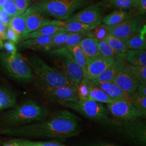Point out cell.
I'll use <instances>...</instances> for the list:
<instances>
[{
  "label": "cell",
  "instance_id": "obj_25",
  "mask_svg": "<svg viewBox=\"0 0 146 146\" xmlns=\"http://www.w3.org/2000/svg\"><path fill=\"white\" fill-rule=\"evenodd\" d=\"M60 31H63L62 27L48 25L42 27L41 28L38 29L36 31L31 32V33L22 37L21 38L23 41L28 38L36 37L53 35Z\"/></svg>",
  "mask_w": 146,
  "mask_h": 146
},
{
  "label": "cell",
  "instance_id": "obj_7",
  "mask_svg": "<svg viewBox=\"0 0 146 146\" xmlns=\"http://www.w3.org/2000/svg\"><path fill=\"white\" fill-rule=\"evenodd\" d=\"M61 104L92 120L104 121L108 119L107 109L101 103L89 100H78L75 102H63Z\"/></svg>",
  "mask_w": 146,
  "mask_h": 146
},
{
  "label": "cell",
  "instance_id": "obj_49",
  "mask_svg": "<svg viewBox=\"0 0 146 146\" xmlns=\"http://www.w3.org/2000/svg\"><path fill=\"white\" fill-rule=\"evenodd\" d=\"M141 0H133V7H135L136 5L138 4V3Z\"/></svg>",
  "mask_w": 146,
  "mask_h": 146
},
{
  "label": "cell",
  "instance_id": "obj_21",
  "mask_svg": "<svg viewBox=\"0 0 146 146\" xmlns=\"http://www.w3.org/2000/svg\"><path fill=\"white\" fill-rule=\"evenodd\" d=\"M125 61L131 65L146 67V50L128 49Z\"/></svg>",
  "mask_w": 146,
  "mask_h": 146
},
{
  "label": "cell",
  "instance_id": "obj_43",
  "mask_svg": "<svg viewBox=\"0 0 146 146\" xmlns=\"http://www.w3.org/2000/svg\"><path fill=\"white\" fill-rule=\"evenodd\" d=\"M12 17L7 14L5 11L0 8V21L6 27L9 26Z\"/></svg>",
  "mask_w": 146,
  "mask_h": 146
},
{
  "label": "cell",
  "instance_id": "obj_6",
  "mask_svg": "<svg viewBox=\"0 0 146 146\" xmlns=\"http://www.w3.org/2000/svg\"><path fill=\"white\" fill-rule=\"evenodd\" d=\"M2 61L11 77L23 82L31 81L34 78L32 69L19 52L15 55H3Z\"/></svg>",
  "mask_w": 146,
  "mask_h": 146
},
{
  "label": "cell",
  "instance_id": "obj_1",
  "mask_svg": "<svg viewBox=\"0 0 146 146\" xmlns=\"http://www.w3.org/2000/svg\"><path fill=\"white\" fill-rule=\"evenodd\" d=\"M81 131L80 119L68 110H59L41 122L0 129V134L63 140L78 135Z\"/></svg>",
  "mask_w": 146,
  "mask_h": 146
},
{
  "label": "cell",
  "instance_id": "obj_30",
  "mask_svg": "<svg viewBox=\"0 0 146 146\" xmlns=\"http://www.w3.org/2000/svg\"><path fill=\"white\" fill-rule=\"evenodd\" d=\"M73 54V56L75 58L76 62L78 64L80 67L81 68L84 76L86 72L87 69V57L84 53L83 50L80 47L79 45H77L74 47L68 48Z\"/></svg>",
  "mask_w": 146,
  "mask_h": 146
},
{
  "label": "cell",
  "instance_id": "obj_35",
  "mask_svg": "<svg viewBox=\"0 0 146 146\" xmlns=\"http://www.w3.org/2000/svg\"><path fill=\"white\" fill-rule=\"evenodd\" d=\"M131 103L137 110L143 114L144 117L146 116V96H142L134 92L131 94Z\"/></svg>",
  "mask_w": 146,
  "mask_h": 146
},
{
  "label": "cell",
  "instance_id": "obj_40",
  "mask_svg": "<svg viewBox=\"0 0 146 146\" xmlns=\"http://www.w3.org/2000/svg\"><path fill=\"white\" fill-rule=\"evenodd\" d=\"M20 38L21 36L16 31L11 29L9 27L7 28L3 40H8V41H11L16 44L20 41Z\"/></svg>",
  "mask_w": 146,
  "mask_h": 146
},
{
  "label": "cell",
  "instance_id": "obj_39",
  "mask_svg": "<svg viewBox=\"0 0 146 146\" xmlns=\"http://www.w3.org/2000/svg\"><path fill=\"white\" fill-rule=\"evenodd\" d=\"M110 5L113 8L127 9L133 7V0H110Z\"/></svg>",
  "mask_w": 146,
  "mask_h": 146
},
{
  "label": "cell",
  "instance_id": "obj_11",
  "mask_svg": "<svg viewBox=\"0 0 146 146\" xmlns=\"http://www.w3.org/2000/svg\"><path fill=\"white\" fill-rule=\"evenodd\" d=\"M27 11L26 30L25 35L35 31L38 29L45 26L52 25L63 27L67 24L66 21H61L58 20H51L46 17L44 14L34 9L31 7L27 9Z\"/></svg>",
  "mask_w": 146,
  "mask_h": 146
},
{
  "label": "cell",
  "instance_id": "obj_41",
  "mask_svg": "<svg viewBox=\"0 0 146 146\" xmlns=\"http://www.w3.org/2000/svg\"><path fill=\"white\" fill-rule=\"evenodd\" d=\"M31 0H15L16 7L19 15L25 13L29 8Z\"/></svg>",
  "mask_w": 146,
  "mask_h": 146
},
{
  "label": "cell",
  "instance_id": "obj_9",
  "mask_svg": "<svg viewBox=\"0 0 146 146\" xmlns=\"http://www.w3.org/2000/svg\"><path fill=\"white\" fill-rule=\"evenodd\" d=\"M116 125L123 134L131 140L141 146H146V125L145 122L140 120L115 122Z\"/></svg>",
  "mask_w": 146,
  "mask_h": 146
},
{
  "label": "cell",
  "instance_id": "obj_4",
  "mask_svg": "<svg viewBox=\"0 0 146 146\" xmlns=\"http://www.w3.org/2000/svg\"><path fill=\"white\" fill-rule=\"evenodd\" d=\"M89 3V0H41L31 7L44 15L66 21L75 11Z\"/></svg>",
  "mask_w": 146,
  "mask_h": 146
},
{
  "label": "cell",
  "instance_id": "obj_32",
  "mask_svg": "<svg viewBox=\"0 0 146 146\" xmlns=\"http://www.w3.org/2000/svg\"><path fill=\"white\" fill-rule=\"evenodd\" d=\"M110 47L118 52L125 53L128 49L125 45V40L114 36L111 34L104 40Z\"/></svg>",
  "mask_w": 146,
  "mask_h": 146
},
{
  "label": "cell",
  "instance_id": "obj_12",
  "mask_svg": "<svg viewBox=\"0 0 146 146\" xmlns=\"http://www.w3.org/2000/svg\"><path fill=\"white\" fill-rule=\"evenodd\" d=\"M104 13L102 5L99 3L89 5L79 12L71 16L66 22H79L86 24H92L101 20Z\"/></svg>",
  "mask_w": 146,
  "mask_h": 146
},
{
  "label": "cell",
  "instance_id": "obj_27",
  "mask_svg": "<svg viewBox=\"0 0 146 146\" xmlns=\"http://www.w3.org/2000/svg\"><path fill=\"white\" fill-rule=\"evenodd\" d=\"M16 105L15 95L5 87H0V110L14 107Z\"/></svg>",
  "mask_w": 146,
  "mask_h": 146
},
{
  "label": "cell",
  "instance_id": "obj_53",
  "mask_svg": "<svg viewBox=\"0 0 146 146\" xmlns=\"http://www.w3.org/2000/svg\"></svg>",
  "mask_w": 146,
  "mask_h": 146
},
{
  "label": "cell",
  "instance_id": "obj_15",
  "mask_svg": "<svg viewBox=\"0 0 146 146\" xmlns=\"http://www.w3.org/2000/svg\"><path fill=\"white\" fill-rule=\"evenodd\" d=\"M116 60L99 56L96 58L87 59V69L84 78L93 80L100 74L113 64Z\"/></svg>",
  "mask_w": 146,
  "mask_h": 146
},
{
  "label": "cell",
  "instance_id": "obj_34",
  "mask_svg": "<svg viewBox=\"0 0 146 146\" xmlns=\"http://www.w3.org/2000/svg\"><path fill=\"white\" fill-rule=\"evenodd\" d=\"M89 32L72 33L69 36L67 40L63 44L60 48H62V47L70 48V47H74V46L78 45L84 37L89 36Z\"/></svg>",
  "mask_w": 146,
  "mask_h": 146
},
{
  "label": "cell",
  "instance_id": "obj_5",
  "mask_svg": "<svg viewBox=\"0 0 146 146\" xmlns=\"http://www.w3.org/2000/svg\"><path fill=\"white\" fill-rule=\"evenodd\" d=\"M50 54L55 58L54 69L78 84L84 78L83 72L68 48L62 47L52 50Z\"/></svg>",
  "mask_w": 146,
  "mask_h": 146
},
{
  "label": "cell",
  "instance_id": "obj_16",
  "mask_svg": "<svg viewBox=\"0 0 146 146\" xmlns=\"http://www.w3.org/2000/svg\"><path fill=\"white\" fill-rule=\"evenodd\" d=\"M125 60H116L104 72L91 81L93 82H112L117 74L125 67Z\"/></svg>",
  "mask_w": 146,
  "mask_h": 146
},
{
  "label": "cell",
  "instance_id": "obj_46",
  "mask_svg": "<svg viewBox=\"0 0 146 146\" xmlns=\"http://www.w3.org/2000/svg\"><path fill=\"white\" fill-rule=\"evenodd\" d=\"M7 28L8 27H6L5 26H4L3 23L0 21V40L1 41H2L4 40L5 31Z\"/></svg>",
  "mask_w": 146,
  "mask_h": 146
},
{
  "label": "cell",
  "instance_id": "obj_13",
  "mask_svg": "<svg viewBox=\"0 0 146 146\" xmlns=\"http://www.w3.org/2000/svg\"><path fill=\"white\" fill-rule=\"evenodd\" d=\"M78 86H66L53 88H43L44 93L49 99L60 104L75 102L78 100Z\"/></svg>",
  "mask_w": 146,
  "mask_h": 146
},
{
  "label": "cell",
  "instance_id": "obj_22",
  "mask_svg": "<svg viewBox=\"0 0 146 146\" xmlns=\"http://www.w3.org/2000/svg\"><path fill=\"white\" fill-rule=\"evenodd\" d=\"M125 43L128 49L146 50V26L140 33L125 40Z\"/></svg>",
  "mask_w": 146,
  "mask_h": 146
},
{
  "label": "cell",
  "instance_id": "obj_47",
  "mask_svg": "<svg viewBox=\"0 0 146 146\" xmlns=\"http://www.w3.org/2000/svg\"><path fill=\"white\" fill-rule=\"evenodd\" d=\"M0 146H22L17 143V142L15 140H12L11 141H8L3 143Z\"/></svg>",
  "mask_w": 146,
  "mask_h": 146
},
{
  "label": "cell",
  "instance_id": "obj_19",
  "mask_svg": "<svg viewBox=\"0 0 146 146\" xmlns=\"http://www.w3.org/2000/svg\"><path fill=\"white\" fill-rule=\"evenodd\" d=\"M53 36H41L25 40L21 42L20 46L33 50L43 49L51 41Z\"/></svg>",
  "mask_w": 146,
  "mask_h": 146
},
{
  "label": "cell",
  "instance_id": "obj_51",
  "mask_svg": "<svg viewBox=\"0 0 146 146\" xmlns=\"http://www.w3.org/2000/svg\"><path fill=\"white\" fill-rule=\"evenodd\" d=\"M4 1H5V0H0V8H1L2 7V5H3V3H4Z\"/></svg>",
  "mask_w": 146,
  "mask_h": 146
},
{
  "label": "cell",
  "instance_id": "obj_24",
  "mask_svg": "<svg viewBox=\"0 0 146 146\" xmlns=\"http://www.w3.org/2000/svg\"><path fill=\"white\" fill-rule=\"evenodd\" d=\"M28 11L27 10L23 14L14 16L11 18L9 27L11 29L16 31L21 38L25 34L26 30V17Z\"/></svg>",
  "mask_w": 146,
  "mask_h": 146
},
{
  "label": "cell",
  "instance_id": "obj_36",
  "mask_svg": "<svg viewBox=\"0 0 146 146\" xmlns=\"http://www.w3.org/2000/svg\"><path fill=\"white\" fill-rule=\"evenodd\" d=\"M125 67L140 82L141 81H146V67L133 66L129 64H126Z\"/></svg>",
  "mask_w": 146,
  "mask_h": 146
},
{
  "label": "cell",
  "instance_id": "obj_17",
  "mask_svg": "<svg viewBox=\"0 0 146 146\" xmlns=\"http://www.w3.org/2000/svg\"><path fill=\"white\" fill-rule=\"evenodd\" d=\"M93 82V81H92ZM96 86L104 90L110 98L115 100L125 99L131 102V95L126 94L115 84L113 82H94Z\"/></svg>",
  "mask_w": 146,
  "mask_h": 146
},
{
  "label": "cell",
  "instance_id": "obj_26",
  "mask_svg": "<svg viewBox=\"0 0 146 146\" xmlns=\"http://www.w3.org/2000/svg\"><path fill=\"white\" fill-rule=\"evenodd\" d=\"M88 100L107 104L111 103L115 101V100L110 98L109 95L106 94L104 90L96 86L94 82L90 88Z\"/></svg>",
  "mask_w": 146,
  "mask_h": 146
},
{
  "label": "cell",
  "instance_id": "obj_18",
  "mask_svg": "<svg viewBox=\"0 0 146 146\" xmlns=\"http://www.w3.org/2000/svg\"><path fill=\"white\" fill-rule=\"evenodd\" d=\"M78 45L85 54L87 59H91L100 56L98 41L93 37H84Z\"/></svg>",
  "mask_w": 146,
  "mask_h": 146
},
{
  "label": "cell",
  "instance_id": "obj_48",
  "mask_svg": "<svg viewBox=\"0 0 146 146\" xmlns=\"http://www.w3.org/2000/svg\"><path fill=\"white\" fill-rule=\"evenodd\" d=\"M93 146H117L115 145H113L111 143H99Z\"/></svg>",
  "mask_w": 146,
  "mask_h": 146
},
{
  "label": "cell",
  "instance_id": "obj_20",
  "mask_svg": "<svg viewBox=\"0 0 146 146\" xmlns=\"http://www.w3.org/2000/svg\"><path fill=\"white\" fill-rule=\"evenodd\" d=\"M101 23L102 20L92 24H86L79 22H67V24L62 27L63 31L73 33H87L93 30Z\"/></svg>",
  "mask_w": 146,
  "mask_h": 146
},
{
  "label": "cell",
  "instance_id": "obj_45",
  "mask_svg": "<svg viewBox=\"0 0 146 146\" xmlns=\"http://www.w3.org/2000/svg\"><path fill=\"white\" fill-rule=\"evenodd\" d=\"M136 93L142 96H146V81H141L138 86Z\"/></svg>",
  "mask_w": 146,
  "mask_h": 146
},
{
  "label": "cell",
  "instance_id": "obj_23",
  "mask_svg": "<svg viewBox=\"0 0 146 146\" xmlns=\"http://www.w3.org/2000/svg\"><path fill=\"white\" fill-rule=\"evenodd\" d=\"M100 54L104 58H112L115 60H125L126 52H118L113 49L104 41H98Z\"/></svg>",
  "mask_w": 146,
  "mask_h": 146
},
{
  "label": "cell",
  "instance_id": "obj_42",
  "mask_svg": "<svg viewBox=\"0 0 146 146\" xmlns=\"http://www.w3.org/2000/svg\"><path fill=\"white\" fill-rule=\"evenodd\" d=\"M3 48H5L9 55H15L17 52L15 43L11 41H5L3 44Z\"/></svg>",
  "mask_w": 146,
  "mask_h": 146
},
{
  "label": "cell",
  "instance_id": "obj_44",
  "mask_svg": "<svg viewBox=\"0 0 146 146\" xmlns=\"http://www.w3.org/2000/svg\"><path fill=\"white\" fill-rule=\"evenodd\" d=\"M135 8L137 15H145L146 13V0H141Z\"/></svg>",
  "mask_w": 146,
  "mask_h": 146
},
{
  "label": "cell",
  "instance_id": "obj_52",
  "mask_svg": "<svg viewBox=\"0 0 146 146\" xmlns=\"http://www.w3.org/2000/svg\"><path fill=\"white\" fill-rule=\"evenodd\" d=\"M31 1H35V0H31Z\"/></svg>",
  "mask_w": 146,
  "mask_h": 146
},
{
  "label": "cell",
  "instance_id": "obj_28",
  "mask_svg": "<svg viewBox=\"0 0 146 146\" xmlns=\"http://www.w3.org/2000/svg\"><path fill=\"white\" fill-rule=\"evenodd\" d=\"M128 13L122 10L114 11L102 19V23L108 26H115L128 19Z\"/></svg>",
  "mask_w": 146,
  "mask_h": 146
},
{
  "label": "cell",
  "instance_id": "obj_14",
  "mask_svg": "<svg viewBox=\"0 0 146 146\" xmlns=\"http://www.w3.org/2000/svg\"><path fill=\"white\" fill-rule=\"evenodd\" d=\"M112 82L128 95L135 92L140 84L125 66L120 70Z\"/></svg>",
  "mask_w": 146,
  "mask_h": 146
},
{
  "label": "cell",
  "instance_id": "obj_37",
  "mask_svg": "<svg viewBox=\"0 0 146 146\" xmlns=\"http://www.w3.org/2000/svg\"><path fill=\"white\" fill-rule=\"evenodd\" d=\"M16 140L22 146H66L57 141L35 142L23 139H16Z\"/></svg>",
  "mask_w": 146,
  "mask_h": 146
},
{
  "label": "cell",
  "instance_id": "obj_2",
  "mask_svg": "<svg viewBox=\"0 0 146 146\" xmlns=\"http://www.w3.org/2000/svg\"><path fill=\"white\" fill-rule=\"evenodd\" d=\"M48 111L36 102L31 100L16 105L3 116V121L8 125H21L35 121L44 120Z\"/></svg>",
  "mask_w": 146,
  "mask_h": 146
},
{
  "label": "cell",
  "instance_id": "obj_29",
  "mask_svg": "<svg viewBox=\"0 0 146 146\" xmlns=\"http://www.w3.org/2000/svg\"><path fill=\"white\" fill-rule=\"evenodd\" d=\"M73 33L60 31L54 35L50 43L43 49L46 51L52 50L60 48L63 44L67 40L69 36Z\"/></svg>",
  "mask_w": 146,
  "mask_h": 146
},
{
  "label": "cell",
  "instance_id": "obj_31",
  "mask_svg": "<svg viewBox=\"0 0 146 146\" xmlns=\"http://www.w3.org/2000/svg\"><path fill=\"white\" fill-rule=\"evenodd\" d=\"M93 82L88 78H82L79 82L78 87V96L79 100L84 101L89 99V93Z\"/></svg>",
  "mask_w": 146,
  "mask_h": 146
},
{
  "label": "cell",
  "instance_id": "obj_8",
  "mask_svg": "<svg viewBox=\"0 0 146 146\" xmlns=\"http://www.w3.org/2000/svg\"><path fill=\"white\" fill-rule=\"evenodd\" d=\"M107 108L111 115L122 121H137L145 117L141 111L127 100H116L108 104Z\"/></svg>",
  "mask_w": 146,
  "mask_h": 146
},
{
  "label": "cell",
  "instance_id": "obj_50",
  "mask_svg": "<svg viewBox=\"0 0 146 146\" xmlns=\"http://www.w3.org/2000/svg\"><path fill=\"white\" fill-rule=\"evenodd\" d=\"M3 41L0 40V49H3Z\"/></svg>",
  "mask_w": 146,
  "mask_h": 146
},
{
  "label": "cell",
  "instance_id": "obj_38",
  "mask_svg": "<svg viewBox=\"0 0 146 146\" xmlns=\"http://www.w3.org/2000/svg\"><path fill=\"white\" fill-rule=\"evenodd\" d=\"M1 8L12 17L19 15L15 0H5Z\"/></svg>",
  "mask_w": 146,
  "mask_h": 146
},
{
  "label": "cell",
  "instance_id": "obj_10",
  "mask_svg": "<svg viewBox=\"0 0 146 146\" xmlns=\"http://www.w3.org/2000/svg\"><path fill=\"white\" fill-rule=\"evenodd\" d=\"M145 26V25L142 24L141 17H137L127 19L115 26H107V27L111 35L125 40L136 34L140 33Z\"/></svg>",
  "mask_w": 146,
  "mask_h": 146
},
{
  "label": "cell",
  "instance_id": "obj_3",
  "mask_svg": "<svg viewBox=\"0 0 146 146\" xmlns=\"http://www.w3.org/2000/svg\"><path fill=\"white\" fill-rule=\"evenodd\" d=\"M34 76L41 84L42 88H53L66 86H78V84L48 66L37 57H33L29 63Z\"/></svg>",
  "mask_w": 146,
  "mask_h": 146
},
{
  "label": "cell",
  "instance_id": "obj_33",
  "mask_svg": "<svg viewBox=\"0 0 146 146\" xmlns=\"http://www.w3.org/2000/svg\"><path fill=\"white\" fill-rule=\"evenodd\" d=\"M110 34L107 26L102 23L89 32V37H93L98 41H104Z\"/></svg>",
  "mask_w": 146,
  "mask_h": 146
}]
</instances>
